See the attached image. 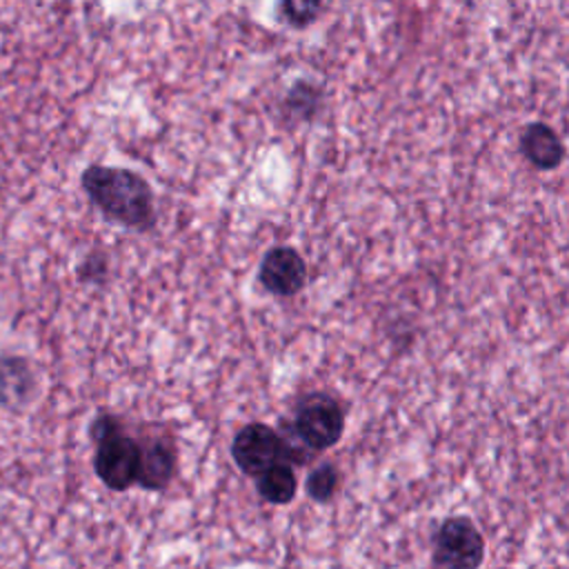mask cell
Segmentation results:
<instances>
[{
  "label": "cell",
  "mask_w": 569,
  "mask_h": 569,
  "mask_svg": "<svg viewBox=\"0 0 569 569\" xmlns=\"http://www.w3.org/2000/svg\"><path fill=\"white\" fill-rule=\"evenodd\" d=\"M82 189L113 222L144 231L153 227V193L144 178L129 169L91 164L82 171Z\"/></svg>",
  "instance_id": "cell-1"
},
{
  "label": "cell",
  "mask_w": 569,
  "mask_h": 569,
  "mask_svg": "<svg viewBox=\"0 0 569 569\" xmlns=\"http://www.w3.org/2000/svg\"><path fill=\"white\" fill-rule=\"evenodd\" d=\"M91 438L96 440L93 471L113 491H124L138 482L142 447L131 438L120 420L111 413H100L91 422Z\"/></svg>",
  "instance_id": "cell-2"
},
{
  "label": "cell",
  "mask_w": 569,
  "mask_h": 569,
  "mask_svg": "<svg viewBox=\"0 0 569 569\" xmlns=\"http://www.w3.org/2000/svg\"><path fill=\"white\" fill-rule=\"evenodd\" d=\"M345 431V411L327 393L305 396L293 416L296 438L311 451H325L333 447Z\"/></svg>",
  "instance_id": "cell-3"
},
{
  "label": "cell",
  "mask_w": 569,
  "mask_h": 569,
  "mask_svg": "<svg viewBox=\"0 0 569 569\" xmlns=\"http://www.w3.org/2000/svg\"><path fill=\"white\" fill-rule=\"evenodd\" d=\"M231 456L247 476H262L278 462L287 460L284 438L264 422L244 425L231 442Z\"/></svg>",
  "instance_id": "cell-4"
},
{
  "label": "cell",
  "mask_w": 569,
  "mask_h": 569,
  "mask_svg": "<svg viewBox=\"0 0 569 569\" xmlns=\"http://www.w3.org/2000/svg\"><path fill=\"white\" fill-rule=\"evenodd\" d=\"M482 556V536L469 518H447L438 527L433 558L442 569H478Z\"/></svg>",
  "instance_id": "cell-5"
},
{
  "label": "cell",
  "mask_w": 569,
  "mask_h": 569,
  "mask_svg": "<svg viewBox=\"0 0 569 569\" xmlns=\"http://www.w3.org/2000/svg\"><path fill=\"white\" fill-rule=\"evenodd\" d=\"M258 280L273 296H296L307 282V264L293 247H271L260 262Z\"/></svg>",
  "instance_id": "cell-6"
},
{
  "label": "cell",
  "mask_w": 569,
  "mask_h": 569,
  "mask_svg": "<svg viewBox=\"0 0 569 569\" xmlns=\"http://www.w3.org/2000/svg\"><path fill=\"white\" fill-rule=\"evenodd\" d=\"M36 373L20 356H0V407L22 411L36 398Z\"/></svg>",
  "instance_id": "cell-7"
},
{
  "label": "cell",
  "mask_w": 569,
  "mask_h": 569,
  "mask_svg": "<svg viewBox=\"0 0 569 569\" xmlns=\"http://www.w3.org/2000/svg\"><path fill=\"white\" fill-rule=\"evenodd\" d=\"M520 153L531 167L540 171H551L560 167L567 156L560 136L547 122H531L522 129Z\"/></svg>",
  "instance_id": "cell-8"
},
{
  "label": "cell",
  "mask_w": 569,
  "mask_h": 569,
  "mask_svg": "<svg viewBox=\"0 0 569 569\" xmlns=\"http://www.w3.org/2000/svg\"><path fill=\"white\" fill-rule=\"evenodd\" d=\"M140 471L138 485L149 491L164 489L176 471V447L169 440L153 438L149 442H140Z\"/></svg>",
  "instance_id": "cell-9"
},
{
  "label": "cell",
  "mask_w": 569,
  "mask_h": 569,
  "mask_svg": "<svg viewBox=\"0 0 569 569\" xmlns=\"http://www.w3.org/2000/svg\"><path fill=\"white\" fill-rule=\"evenodd\" d=\"M296 473L291 465L278 462L271 469H267L262 476H258V493L271 502V505H287L296 496Z\"/></svg>",
  "instance_id": "cell-10"
},
{
  "label": "cell",
  "mask_w": 569,
  "mask_h": 569,
  "mask_svg": "<svg viewBox=\"0 0 569 569\" xmlns=\"http://www.w3.org/2000/svg\"><path fill=\"white\" fill-rule=\"evenodd\" d=\"M322 9H325V4L316 2V0H287V2L278 4L280 18L289 27H296V29H305L307 24H311Z\"/></svg>",
  "instance_id": "cell-11"
},
{
  "label": "cell",
  "mask_w": 569,
  "mask_h": 569,
  "mask_svg": "<svg viewBox=\"0 0 569 569\" xmlns=\"http://www.w3.org/2000/svg\"><path fill=\"white\" fill-rule=\"evenodd\" d=\"M338 489V471L333 465L316 467L307 478V493L316 502H327Z\"/></svg>",
  "instance_id": "cell-12"
},
{
  "label": "cell",
  "mask_w": 569,
  "mask_h": 569,
  "mask_svg": "<svg viewBox=\"0 0 569 569\" xmlns=\"http://www.w3.org/2000/svg\"><path fill=\"white\" fill-rule=\"evenodd\" d=\"M318 89L316 87H311L309 82H298L291 91H289V96H287V107L293 111V113H298V116H302V118H309L311 113H313V109L318 107Z\"/></svg>",
  "instance_id": "cell-13"
},
{
  "label": "cell",
  "mask_w": 569,
  "mask_h": 569,
  "mask_svg": "<svg viewBox=\"0 0 569 569\" xmlns=\"http://www.w3.org/2000/svg\"><path fill=\"white\" fill-rule=\"evenodd\" d=\"M107 271H109V262H107V256L102 251H91L82 258V262L78 264V278L82 282H93V284H100L104 282L107 278Z\"/></svg>",
  "instance_id": "cell-14"
}]
</instances>
